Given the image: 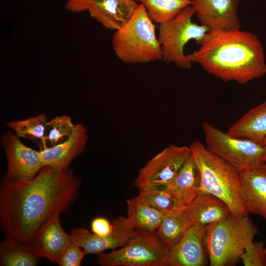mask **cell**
<instances>
[{
  "label": "cell",
  "mask_w": 266,
  "mask_h": 266,
  "mask_svg": "<svg viewBox=\"0 0 266 266\" xmlns=\"http://www.w3.org/2000/svg\"><path fill=\"white\" fill-rule=\"evenodd\" d=\"M79 187L71 170L49 166L29 180L4 179L0 188V220L7 235L31 245L46 221L73 204Z\"/></svg>",
  "instance_id": "obj_1"
},
{
  "label": "cell",
  "mask_w": 266,
  "mask_h": 266,
  "mask_svg": "<svg viewBox=\"0 0 266 266\" xmlns=\"http://www.w3.org/2000/svg\"><path fill=\"white\" fill-rule=\"evenodd\" d=\"M196 51L187 55L209 74L243 84L266 74L264 49L254 33L239 30L209 32Z\"/></svg>",
  "instance_id": "obj_2"
},
{
  "label": "cell",
  "mask_w": 266,
  "mask_h": 266,
  "mask_svg": "<svg viewBox=\"0 0 266 266\" xmlns=\"http://www.w3.org/2000/svg\"><path fill=\"white\" fill-rule=\"evenodd\" d=\"M200 176V192L210 193L226 203L234 216H247L240 196L239 172L196 140L190 146Z\"/></svg>",
  "instance_id": "obj_3"
},
{
  "label": "cell",
  "mask_w": 266,
  "mask_h": 266,
  "mask_svg": "<svg viewBox=\"0 0 266 266\" xmlns=\"http://www.w3.org/2000/svg\"><path fill=\"white\" fill-rule=\"evenodd\" d=\"M256 226L247 216L233 215L204 227V244L210 266L234 265L253 242Z\"/></svg>",
  "instance_id": "obj_4"
},
{
  "label": "cell",
  "mask_w": 266,
  "mask_h": 266,
  "mask_svg": "<svg viewBox=\"0 0 266 266\" xmlns=\"http://www.w3.org/2000/svg\"><path fill=\"white\" fill-rule=\"evenodd\" d=\"M112 44L118 59L125 63H145L162 60L155 25L141 3L128 22L115 31Z\"/></svg>",
  "instance_id": "obj_5"
},
{
  "label": "cell",
  "mask_w": 266,
  "mask_h": 266,
  "mask_svg": "<svg viewBox=\"0 0 266 266\" xmlns=\"http://www.w3.org/2000/svg\"><path fill=\"white\" fill-rule=\"evenodd\" d=\"M194 14V8L190 5L172 19L159 24L158 39L165 62L186 69L192 67L184 51L185 46L191 40L200 45L210 31L208 27L193 22Z\"/></svg>",
  "instance_id": "obj_6"
},
{
  "label": "cell",
  "mask_w": 266,
  "mask_h": 266,
  "mask_svg": "<svg viewBox=\"0 0 266 266\" xmlns=\"http://www.w3.org/2000/svg\"><path fill=\"white\" fill-rule=\"evenodd\" d=\"M206 149L234 168L239 174L263 163V144L234 137L207 122L202 124Z\"/></svg>",
  "instance_id": "obj_7"
},
{
  "label": "cell",
  "mask_w": 266,
  "mask_h": 266,
  "mask_svg": "<svg viewBox=\"0 0 266 266\" xmlns=\"http://www.w3.org/2000/svg\"><path fill=\"white\" fill-rule=\"evenodd\" d=\"M136 230L123 246L98 254L101 266H166L168 248L155 233Z\"/></svg>",
  "instance_id": "obj_8"
},
{
  "label": "cell",
  "mask_w": 266,
  "mask_h": 266,
  "mask_svg": "<svg viewBox=\"0 0 266 266\" xmlns=\"http://www.w3.org/2000/svg\"><path fill=\"white\" fill-rule=\"evenodd\" d=\"M191 155L190 147L169 145L140 169L134 185L139 190L168 187Z\"/></svg>",
  "instance_id": "obj_9"
},
{
  "label": "cell",
  "mask_w": 266,
  "mask_h": 266,
  "mask_svg": "<svg viewBox=\"0 0 266 266\" xmlns=\"http://www.w3.org/2000/svg\"><path fill=\"white\" fill-rule=\"evenodd\" d=\"M5 151L7 170L4 179L23 181L34 177L43 167L40 151L23 143L15 133H5L1 139Z\"/></svg>",
  "instance_id": "obj_10"
},
{
  "label": "cell",
  "mask_w": 266,
  "mask_h": 266,
  "mask_svg": "<svg viewBox=\"0 0 266 266\" xmlns=\"http://www.w3.org/2000/svg\"><path fill=\"white\" fill-rule=\"evenodd\" d=\"M113 230L105 237L99 236L85 227L76 228L70 232L72 241L88 254H99L108 249L124 246L135 233L136 230L127 217L119 216L113 220Z\"/></svg>",
  "instance_id": "obj_11"
},
{
  "label": "cell",
  "mask_w": 266,
  "mask_h": 266,
  "mask_svg": "<svg viewBox=\"0 0 266 266\" xmlns=\"http://www.w3.org/2000/svg\"><path fill=\"white\" fill-rule=\"evenodd\" d=\"M239 0H191L195 14L210 32L241 29L238 17Z\"/></svg>",
  "instance_id": "obj_12"
},
{
  "label": "cell",
  "mask_w": 266,
  "mask_h": 266,
  "mask_svg": "<svg viewBox=\"0 0 266 266\" xmlns=\"http://www.w3.org/2000/svg\"><path fill=\"white\" fill-rule=\"evenodd\" d=\"M204 227L193 225L168 248L166 266H204L207 264Z\"/></svg>",
  "instance_id": "obj_13"
},
{
  "label": "cell",
  "mask_w": 266,
  "mask_h": 266,
  "mask_svg": "<svg viewBox=\"0 0 266 266\" xmlns=\"http://www.w3.org/2000/svg\"><path fill=\"white\" fill-rule=\"evenodd\" d=\"M88 138L85 127L81 124L74 125L70 135L65 141L40 150L43 166L57 170L68 169L73 159L85 149Z\"/></svg>",
  "instance_id": "obj_14"
},
{
  "label": "cell",
  "mask_w": 266,
  "mask_h": 266,
  "mask_svg": "<svg viewBox=\"0 0 266 266\" xmlns=\"http://www.w3.org/2000/svg\"><path fill=\"white\" fill-rule=\"evenodd\" d=\"M59 215L56 214L41 227L31 244L40 258L56 263L72 242L70 234L66 233L60 223Z\"/></svg>",
  "instance_id": "obj_15"
},
{
  "label": "cell",
  "mask_w": 266,
  "mask_h": 266,
  "mask_svg": "<svg viewBox=\"0 0 266 266\" xmlns=\"http://www.w3.org/2000/svg\"><path fill=\"white\" fill-rule=\"evenodd\" d=\"M240 196L247 213L266 219V164L239 174Z\"/></svg>",
  "instance_id": "obj_16"
},
{
  "label": "cell",
  "mask_w": 266,
  "mask_h": 266,
  "mask_svg": "<svg viewBox=\"0 0 266 266\" xmlns=\"http://www.w3.org/2000/svg\"><path fill=\"white\" fill-rule=\"evenodd\" d=\"M139 4L134 0H90L87 10L102 26L117 31L131 19Z\"/></svg>",
  "instance_id": "obj_17"
},
{
  "label": "cell",
  "mask_w": 266,
  "mask_h": 266,
  "mask_svg": "<svg viewBox=\"0 0 266 266\" xmlns=\"http://www.w3.org/2000/svg\"><path fill=\"white\" fill-rule=\"evenodd\" d=\"M193 225L205 227L223 220L233 215L225 202L208 193L200 192L186 207Z\"/></svg>",
  "instance_id": "obj_18"
},
{
  "label": "cell",
  "mask_w": 266,
  "mask_h": 266,
  "mask_svg": "<svg viewBox=\"0 0 266 266\" xmlns=\"http://www.w3.org/2000/svg\"><path fill=\"white\" fill-rule=\"evenodd\" d=\"M200 176L192 154L167 189L175 200L186 207L200 192Z\"/></svg>",
  "instance_id": "obj_19"
},
{
  "label": "cell",
  "mask_w": 266,
  "mask_h": 266,
  "mask_svg": "<svg viewBox=\"0 0 266 266\" xmlns=\"http://www.w3.org/2000/svg\"><path fill=\"white\" fill-rule=\"evenodd\" d=\"M227 133L263 144L266 136V99L235 121Z\"/></svg>",
  "instance_id": "obj_20"
},
{
  "label": "cell",
  "mask_w": 266,
  "mask_h": 266,
  "mask_svg": "<svg viewBox=\"0 0 266 266\" xmlns=\"http://www.w3.org/2000/svg\"><path fill=\"white\" fill-rule=\"evenodd\" d=\"M127 219L134 229L155 233L165 215L139 196L127 200Z\"/></svg>",
  "instance_id": "obj_21"
},
{
  "label": "cell",
  "mask_w": 266,
  "mask_h": 266,
  "mask_svg": "<svg viewBox=\"0 0 266 266\" xmlns=\"http://www.w3.org/2000/svg\"><path fill=\"white\" fill-rule=\"evenodd\" d=\"M40 257L31 245L7 235L0 244V266H35Z\"/></svg>",
  "instance_id": "obj_22"
},
{
  "label": "cell",
  "mask_w": 266,
  "mask_h": 266,
  "mask_svg": "<svg viewBox=\"0 0 266 266\" xmlns=\"http://www.w3.org/2000/svg\"><path fill=\"white\" fill-rule=\"evenodd\" d=\"M193 225L186 209L166 214L156 233L168 248L174 245Z\"/></svg>",
  "instance_id": "obj_23"
},
{
  "label": "cell",
  "mask_w": 266,
  "mask_h": 266,
  "mask_svg": "<svg viewBox=\"0 0 266 266\" xmlns=\"http://www.w3.org/2000/svg\"><path fill=\"white\" fill-rule=\"evenodd\" d=\"M144 6L153 22L167 21L191 5V0H137Z\"/></svg>",
  "instance_id": "obj_24"
},
{
  "label": "cell",
  "mask_w": 266,
  "mask_h": 266,
  "mask_svg": "<svg viewBox=\"0 0 266 266\" xmlns=\"http://www.w3.org/2000/svg\"><path fill=\"white\" fill-rule=\"evenodd\" d=\"M47 121V116L41 114L25 120L9 122L7 126L19 137L40 140L42 145L41 148H43L47 147L45 134Z\"/></svg>",
  "instance_id": "obj_25"
},
{
  "label": "cell",
  "mask_w": 266,
  "mask_h": 266,
  "mask_svg": "<svg viewBox=\"0 0 266 266\" xmlns=\"http://www.w3.org/2000/svg\"><path fill=\"white\" fill-rule=\"evenodd\" d=\"M138 196L164 214L186 209L174 199L166 188H152L139 190Z\"/></svg>",
  "instance_id": "obj_26"
},
{
  "label": "cell",
  "mask_w": 266,
  "mask_h": 266,
  "mask_svg": "<svg viewBox=\"0 0 266 266\" xmlns=\"http://www.w3.org/2000/svg\"><path fill=\"white\" fill-rule=\"evenodd\" d=\"M70 116H57L48 121L45 141L51 146L66 140L72 133L74 127Z\"/></svg>",
  "instance_id": "obj_27"
},
{
  "label": "cell",
  "mask_w": 266,
  "mask_h": 266,
  "mask_svg": "<svg viewBox=\"0 0 266 266\" xmlns=\"http://www.w3.org/2000/svg\"><path fill=\"white\" fill-rule=\"evenodd\" d=\"M240 259L245 266H266V248L263 243L253 241Z\"/></svg>",
  "instance_id": "obj_28"
},
{
  "label": "cell",
  "mask_w": 266,
  "mask_h": 266,
  "mask_svg": "<svg viewBox=\"0 0 266 266\" xmlns=\"http://www.w3.org/2000/svg\"><path fill=\"white\" fill-rule=\"evenodd\" d=\"M86 254L79 245L72 241L62 253L57 263L60 266H80Z\"/></svg>",
  "instance_id": "obj_29"
},
{
  "label": "cell",
  "mask_w": 266,
  "mask_h": 266,
  "mask_svg": "<svg viewBox=\"0 0 266 266\" xmlns=\"http://www.w3.org/2000/svg\"><path fill=\"white\" fill-rule=\"evenodd\" d=\"M113 224L105 217H98L91 222V228L93 233L96 235L105 237L111 234L113 230Z\"/></svg>",
  "instance_id": "obj_30"
},
{
  "label": "cell",
  "mask_w": 266,
  "mask_h": 266,
  "mask_svg": "<svg viewBox=\"0 0 266 266\" xmlns=\"http://www.w3.org/2000/svg\"><path fill=\"white\" fill-rule=\"evenodd\" d=\"M90 0H67L65 7L73 13H78L87 10Z\"/></svg>",
  "instance_id": "obj_31"
},
{
  "label": "cell",
  "mask_w": 266,
  "mask_h": 266,
  "mask_svg": "<svg viewBox=\"0 0 266 266\" xmlns=\"http://www.w3.org/2000/svg\"><path fill=\"white\" fill-rule=\"evenodd\" d=\"M263 145L264 149V153L263 156V162L266 164V136L265 137L263 142Z\"/></svg>",
  "instance_id": "obj_32"
}]
</instances>
